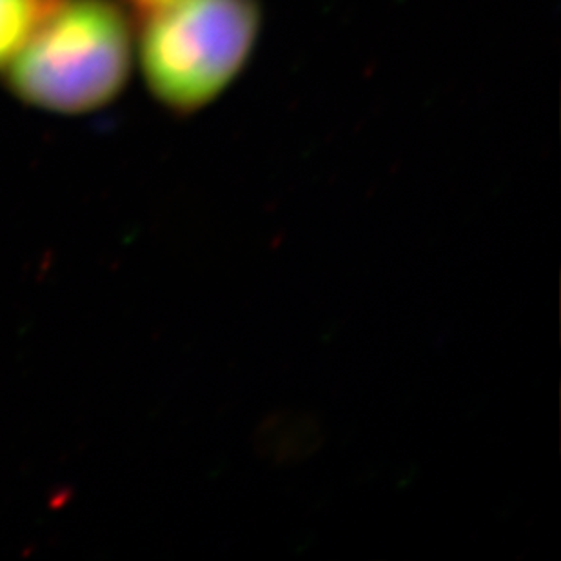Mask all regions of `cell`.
<instances>
[{"instance_id":"obj_1","label":"cell","mask_w":561,"mask_h":561,"mask_svg":"<svg viewBox=\"0 0 561 561\" xmlns=\"http://www.w3.org/2000/svg\"><path fill=\"white\" fill-rule=\"evenodd\" d=\"M133 48L131 13L121 0H62L0 73L30 106L82 115L121 95Z\"/></svg>"},{"instance_id":"obj_2","label":"cell","mask_w":561,"mask_h":561,"mask_svg":"<svg viewBox=\"0 0 561 561\" xmlns=\"http://www.w3.org/2000/svg\"><path fill=\"white\" fill-rule=\"evenodd\" d=\"M137 21L149 91L170 112L190 115L242 73L259 41L262 10L259 0H171Z\"/></svg>"},{"instance_id":"obj_3","label":"cell","mask_w":561,"mask_h":561,"mask_svg":"<svg viewBox=\"0 0 561 561\" xmlns=\"http://www.w3.org/2000/svg\"><path fill=\"white\" fill-rule=\"evenodd\" d=\"M62 0H0V69L43 26Z\"/></svg>"},{"instance_id":"obj_4","label":"cell","mask_w":561,"mask_h":561,"mask_svg":"<svg viewBox=\"0 0 561 561\" xmlns=\"http://www.w3.org/2000/svg\"><path fill=\"white\" fill-rule=\"evenodd\" d=\"M121 2L126 5L127 11L131 15L140 19V16L148 15L151 11L159 10V8L168 4L171 0H121Z\"/></svg>"}]
</instances>
